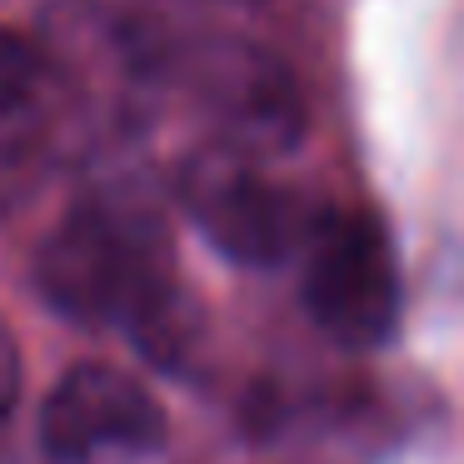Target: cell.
Wrapping results in <instances>:
<instances>
[{
	"mask_svg": "<svg viewBox=\"0 0 464 464\" xmlns=\"http://www.w3.org/2000/svg\"><path fill=\"white\" fill-rule=\"evenodd\" d=\"M45 81V55L21 31L0 25V121L21 115Z\"/></svg>",
	"mask_w": 464,
	"mask_h": 464,
	"instance_id": "cell-6",
	"label": "cell"
},
{
	"mask_svg": "<svg viewBox=\"0 0 464 464\" xmlns=\"http://www.w3.org/2000/svg\"><path fill=\"white\" fill-rule=\"evenodd\" d=\"M35 295L61 320L121 324L155 364L180 370L195 350L190 300L175 275V245L150 205L95 195L41 240L31 265Z\"/></svg>",
	"mask_w": 464,
	"mask_h": 464,
	"instance_id": "cell-1",
	"label": "cell"
},
{
	"mask_svg": "<svg viewBox=\"0 0 464 464\" xmlns=\"http://www.w3.org/2000/svg\"><path fill=\"white\" fill-rule=\"evenodd\" d=\"M165 410L135 374L115 364H75L41 404V450L51 464H121L165 444Z\"/></svg>",
	"mask_w": 464,
	"mask_h": 464,
	"instance_id": "cell-5",
	"label": "cell"
},
{
	"mask_svg": "<svg viewBox=\"0 0 464 464\" xmlns=\"http://www.w3.org/2000/svg\"><path fill=\"white\" fill-rule=\"evenodd\" d=\"M185 95L210 115L220 145L255 160L290 155L304 135V91L280 55L240 35H200L175 51Z\"/></svg>",
	"mask_w": 464,
	"mask_h": 464,
	"instance_id": "cell-3",
	"label": "cell"
},
{
	"mask_svg": "<svg viewBox=\"0 0 464 464\" xmlns=\"http://www.w3.org/2000/svg\"><path fill=\"white\" fill-rule=\"evenodd\" d=\"M304 310L344 350H374L400 320V270L374 215L324 210L310 235Z\"/></svg>",
	"mask_w": 464,
	"mask_h": 464,
	"instance_id": "cell-4",
	"label": "cell"
},
{
	"mask_svg": "<svg viewBox=\"0 0 464 464\" xmlns=\"http://www.w3.org/2000/svg\"><path fill=\"white\" fill-rule=\"evenodd\" d=\"M21 380H25V364H21V344H15L11 324L0 320V424L11 420L15 400H21Z\"/></svg>",
	"mask_w": 464,
	"mask_h": 464,
	"instance_id": "cell-7",
	"label": "cell"
},
{
	"mask_svg": "<svg viewBox=\"0 0 464 464\" xmlns=\"http://www.w3.org/2000/svg\"><path fill=\"white\" fill-rule=\"evenodd\" d=\"M180 205L190 225L235 265H285L290 255H304L324 205L304 195L300 185H285L260 170L255 155H240L230 145L195 150L180 170Z\"/></svg>",
	"mask_w": 464,
	"mask_h": 464,
	"instance_id": "cell-2",
	"label": "cell"
}]
</instances>
